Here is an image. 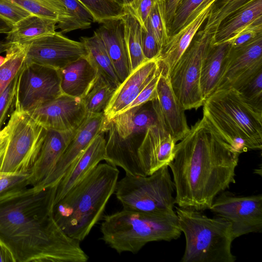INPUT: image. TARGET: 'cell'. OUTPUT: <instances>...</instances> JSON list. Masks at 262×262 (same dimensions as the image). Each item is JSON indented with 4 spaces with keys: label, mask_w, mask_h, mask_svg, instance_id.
Segmentation results:
<instances>
[{
    "label": "cell",
    "mask_w": 262,
    "mask_h": 262,
    "mask_svg": "<svg viewBox=\"0 0 262 262\" xmlns=\"http://www.w3.org/2000/svg\"><path fill=\"white\" fill-rule=\"evenodd\" d=\"M57 185L0 198V239L16 262H86L80 242L68 236L53 212Z\"/></svg>",
    "instance_id": "cell-1"
},
{
    "label": "cell",
    "mask_w": 262,
    "mask_h": 262,
    "mask_svg": "<svg viewBox=\"0 0 262 262\" xmlns=\"http://www.w3.org/2000/svg\"><path fill=\"white\" fill-rule=\"evenodd\" d=\"M239 155L202 117L176 144L167 164L176 204L200 211L209 209L216 197L235 183Z\"/></svg>",
    "instance_id": "cell-2"
},
{
    "label": "cell",
    "mask_w": 262,
    "mask_h": 262,
    "mask_svg": "<svg viewBox=\"0 0 262 262\" xmlns=\"http://www.w3.org/2000/svg\"><path fill=\"white\" fill-rule=\"evenodd\" d=\"M119 173L117 167L99 163L54 204L55 219L68 236L81 242L102 219Z\"/></svg>",
    "instance_id": "cell-3"
},
{
    "label": "cell",
    "mask_w": 262,
    "mask_h": 262,
    "mask_svg": "<svg viewBox=\"0 0 262 262\" xmlns=\"http://www.w3.org/2000/svg\"><path fill=\"white\" fill-rule=\"evenodd\" d=\"M203 118L240 154L262 148V112L247 104L233 88L215 91L203 105Z\"/></svg>",
    "instance_id": "cell-4"
},
{
    "label": "cell",
    "mask_w": 262,
    "mask_h": 262,
    "mask_svg": "<svg viewBox=\"0 0 262 262\" xmlns=\"http://www.w3.org/2000/svg\"><path fill=\"white\" fill-rule=\"evenodd\" d=\"M101 239L119 254L136 253L147 243L178 238L182 232L176 213L122 209L103 215Z\"/></svg>",
    "instance_id": "cell-5"
},
{
    "label": "cell",
    "mask_w": 262,
    "mask_h": 262,
    "mask_svg": "<svg viewBox=\"0 0 262 262\" xmlns=\"http://www.w3.org/2000/svg\"><path fill=\"white\" fill-rule=\"evenodd\" d=\"M179 228L186 245L181 262H234L231 252L234 239L231 224L188 208L176 207Z\"/></svg>",
    "instance_id": "cell-6"
},
{
    "label": "cell",
    "mask_w": 262,
    "mask_h": 262,
    "mask_svg": "<svg viewBox=\"0 0 262 262\" xmlns=\"http://www.w3.org/2000/svg\"><path fill=\"white\" fill-rule=\"evenodd\" d=\"M46 131L15 102L8 123L0 130V173H30Z\"/></svg>",
    "instance_id": "cell-7"
},
{
    "label": "cell",
    "mask_w": 262,
    "mask_h": 262,
    "mask_svg": "<svg viewBox=\"0 0 262 262\" xmlns=\"http://www.w3.org/2000/svg\"><path fill=\"white\" fill-rule=\"evenodd\" d=\"M114 193L123 209L174 213L175 188L165 165L149 176L125 174L117 181Z\"/></svg>",
    "instance_id": "cell-8"
},
{
    "label": "cell",
    "mask_w": 262,
    "mask_h": 262,
    "mask_svg": "<svg viewBox=\"0 0 262 262\" xmlns=\"http://www.w3.org/2000/svg\"><path fill=\"white\" fill-rule=\"evenodd\" d=\"M212 40L213 34L199 30L169 75L173 92L185 110L197 109L203 104L201 69Z\"/></svg>",
    "instance_id": "cell-9"
},
{
    "label": "cell",
    "mask_w": 262,
    "mask_h": 262,
    "mask_svg": "<svg viewBox=\"0 0 262 262\" xmlns=\"http://www.w3.org/2000/svg\"><path fill=\"white\" fill-rule=\"evenodd\" d=\"M61 94L58 70L24 61L17 74L15 96L22 110L28 112Z\"/></svg>",
    "instance_id": "cell-10"
},
{
    "label": "cell",
    "mask_w": 262,
    "mask_h": 262,
    "mask_svg": "<svg viewBox=\"0 0 262 262\" xmlns=\"http://www.w3.org/2000/svg\"><path fill=\"white\" fill-rule=\"evenodd\" d=\"M209 210L231 223L234 239L261 232V194L239 196L223 191L216 197Z\"/></svg>",
    "instance_id": "cell-11"
},
{
    "label": "cell",
    "mask_w": 262,
    "mask_h": 262,
    "mask_svg": "<svg viewBox=\"0 0 262 262\" xmlns=\"http://www.w3.org/2000/svg\"><path fill=\"white\" fill-rule=\"evenodd\" d=\"M25 62L59 70L86 55L81 41L70 39L60 32L43 35L23 43Z\"/></svg>",
    "instance_id": "cell-12"
},
{
    "label": "cell",
    "mask_w": 262,
    "mask_h": 262,
    "mask_svg": "<svg viewBox=\"0 0 262 262\" xmlns=\"http://www.w3.org/2000/svg\"><path fill=\"white\" fill-rule=\"evenodd\" d=\"M260 71L262 35L242 46L230 47L215 91L230 88L237 90Z\"/></svg>",
    "instance_id": "cell-13"
},
{
    "label": "cell",
    "mask_w": 262,
    "mask_h": 262,
    "mask_svg": "<svg viewBox=\"0 0 262 262\" xmlns=\"http://www.w3.org/2000/svg\"><path fill=\"white\" fill-rule=\"evenodd\" d=\"M27 112L46 129L60 132L77 129L88 115L81 98L63 94Z\"/></svg>",
    "instance_id": "cell-14"
},
{
    "label": "cell",
    "mask_w": 262,
    "mask_h": 262,
    "mask_svg": "<svg viewBox=\"0 0 262 262\" xmlns=\"http://www.w3.org/2000/svg\"><path fill=\"white\" fill-rule=\"evenodd\" d=\"M109 123L103 113L88 114L50 175L35 187L40 189L57 185L67 169L99 134L106 133Z\"/></svg>",
    "instance_id": "cell-15"
},
{
    "label": "cell",
    "mask_w": 262,
    "mask_h": 262,
    "mask_svg": "<svg viewBox=\"0 0 262 262\" xmlns=\"http://www.w3.org/2000/svg\"><path fill=\"white\" fill-rule=\"evenodd\" d=\"M157 98L151 101L152 108L157 120L177 143L187 134L190 128L187 124L185 110L173 92L169 76L161 72L157 85Z\"/></svg>",
    "instance_id": "cell-16"
},
{
    "label": "cell",
    "mask_w": 262,
    "mask_h": 262,
    "mask_svg": "<svg viewBox=\"0 0 262 262\" xmlns=\"http://www.w3.org/2000/svg\"><path fill=\"white\" fill-rule=\"evenodd\" d=\"M176 144L171 135L158 120L147 129L138 149L139 162L145 176L172 160Z\"/></svg>",
    "instance_id": "cell-17"
},
{
    "label": "cell",
    "mask_w": 262,
    "mask_h": 262,
    "mask_svg": "<svg viewBox=\"0 0 262 262\" xmlns=\"http://www.w3.org/2000/svg\"><path fill=\"white\" fill-rule=\"evenodd\" d=\"M158 70L157 59L148 60L131 72L120 83L103 112L108 123L134 100Z\"/></svg>",
    "instance_id": "cell-18"
},
{
    "label": "cell",
    "mask_w": 262,
    "mask_h": 262,
    "mask_svg": "<svg viewBox=\"0 0 262 262\" xmlns=\"http://www.w3.org/2000/svg\"><path fill=\"white\" fill-rule=\"evenodd\" d=\"M105 132L99 134L70 165L57 184L54 204L90 173L106 156Z\"/></svg>",
    "instance_id": "cell-19"
},
{
    "label": "cell",
    "mask_w": 262,
    "mask_h": 262,
    "mask_svg": "<svg viewBox=\"0 0 262 262\" xmlns=\"http://www.w3.org/2000/svg\"><path fill=\"white\" fill-rule=\"evenodd\" d=\"M76 129L66 132L47 130L39 154L29 174V186H37L50 175Z\"/></svg>",
    "instance_id": "cell-20"
},
{
    "label": "cell",
    "mask_w": 262,
    "mask_h": 262,
    "mask_svg": "<svg viewBox=\"0 0 262 262\" xmlns=\"http://www.w3.org/2000/svg\"><path fill=\"white\" fill-rule=\"evenodd\" d=\"M107 132L108 135L106 142L104 161L113 166L122 168L125 174L145 176L138 156V149L142 141L139 139V136L122 138L111 121L109 122Z\"/></svg>",
    "instance_id": "cell-21"
},
{
    "label": "cell",
    "mask_w": 262,
    "mask_h": 262,
    "mask_svg": "<svg viewBox=\"0 0 262 262\" xmlns=\"http://www.w3.org/2000/svg\"><path fill=\"white\" fill-rule=\"evenodd\" d=\"M95 32L102 40L116 74L121 83L130 74L129 62L120 17L106 20Z\"/></svg>",
    "instance_id": "cell-22"
},
{
    "label": "cell",
    "mask_w": 262,
    "mask_h": 262,
    "mask_svg": "<svg viewBox=\"0 0 262 262\" xmlns=\"http://www.w3.org/2000/svg\"><path fill=\"white\" fill-rule=\"evenodd\" d=\"M209 11V8L202 11L177 33L170 36L156 59L162 74L169 76L173 67L207 19Z\"/></svg>",
    "instance_id": "cell-23"
},
{
    "label": "cell",
    "mask_w": 262,
    "mask_h": 262,
    "mask_svg": "<svg viewBox=\"0 0 262 262\" xmlns=\"http://www.w3.org/2000/svg\"><path fill=\"white\" fill-rule=\"evenodd\" d=\"M58 71L61 93L81 99L89 90L98 74L86 56Z\"/></svg>",
    "instance_id": "cell-24"
},
{
    "label": "cell",
    "mask_w": 262,
    "mask_h": 262,
    "mask_svg": "<svg viewBox=\"0 0 262 262\" xmlns=\"http://www.w3.org/2000/svg\"><path fill=\"white\" fill-rule=\"evenodd\" d=\"M262 18V0H252L225 19L213 34V45L227 42L241 30Z\"/></svg>",
    "instance_id": "cell-25"
},
{
    "label": "cell",
    "mask_w": 262,
    "mask_h": 262,
    "mask_svg": "<svg viewBox=\"0 0 262 262\" xmlns=\"http://www.w3.org/2000/svg\"><path fill=\"white\" fill-rule=\"evenodd\" d=\"M111 121L118 135L123 139H127L144 134L149 127L157 123V119L152 108L143 105L117 114Z\"/></svg>",
    "instance_id": "cell-26"
},
{
    "label": "cell",
    "mask_w": 262,
    "mask_h": 262,
    "mask_svg": "<svg viewBox=\"0 0 262 262\" xmlns=\"http://www.w3.org/2000/svg\"><path fill=\"white\" fill-rule=\"evenodd\" d=\"M228 42L210 46L202 63L200 86L204 100L213 93L220 81L227 54Z\"/></svg>",
    "instance_id": "cell-27"
},
{
    "label": "cell",
    "mask_w": 262,
    "mask_h": 262,
    "mask_svg": "<svg viewBox=\"0 0 262 262\" xmlns=\"http://www.w3.org/2000/svg\"><path fill=\"white\" fill-rule=\"evenodd\" d=\"M57 20L31 14L13 26L7 34L8 44L24 43L45 35L56 32Z\"/></svg>",
    "instance_id": "cell-28"
},
{
    "label": "cell",
    "mask_w": 262,
    "mask_h": 262,
    "mask_svg": "<svg viewBox=\"0 0 262 262\" xmlns=\"http://www.w3.org/2000/svg\"><path fill=\"white\" fill-rule=\"evenodd\" d=\"M80 41L84 45L86 57L96 68L98 72L105 77L117 88L121 82L118 79L105 45L101 38L94 32L91 37H81Z\"/></svg>",
    "instance_id": "cell-29"
},
{
    "label": "cell",
    "mask_w": 262,
    "mask_h": 262,
    "mask_svg": "<svg viewBox=\"0 0 262 262\" xmlns=\"http://www.w3.org/2000/svg\"><path fill=\"white\" fill-rule=\"evenodd\" d=\"M121 18L124 28V37L128 53L130 73L148 61L145 58L142 45L141 26L127 10Z\"/></svg>",
    "instance_id": "cell-30"
},
{
    "label": "cell",
    "mask_w": 262,
    "mask_h": 262,
    "mask_svg": "<svg viewBox=\"0 0 262 262\" xmlns=\"http://www.w3.org/2000/svg\"><path fill=\"white\" fill-rule=\"evenodd\" d=\"M117 88L98 73L90 89L81 98L87 114L103 113Z\"/></svg>",
    "instance_id": "cell-31"
},
{
    "label": "cell",
    "mask_w": 262,
    "mask_h": 262,
    "mask_svg": "<svg viewBox=\"0 0 262 262\" xmlns=\"http://www.w3.org/2000/svg\"><path fill=\"white\" fill-rule=\"evenodd\" d=\"M68 15L67 18L58 20L56 29L67 33L78 29L90 28L95 23L90 12L78 0H61Z\"/></svg>",
    "instance_id": "cell-32"
},
{
    "label": "cell",
    "mask_w": 262,
    "mask_h": 262,
    "mask_svg": "<svg viewBox=\"0 0 262 262\" xmlns=\"http://www.w3.org/2000/svg\"><path fill=\"white\" fill-rule=\"evenodd\" d=\"M8 45L6 56L0 64V96L14 79L25 59L23 43Z\"/></svg>",
    "instance_id": "cell-33"
},
{
    "label": "cell",
    "mask_w": 262,
    "mask_h": 262,
    "mask_svg": "<svg viewBox=\"0 0 262 262\" xmlns=\"http://www.w3.org/2000/svg\"><path fill=\"white\" fill-rule=\"evenodd\" d=\"M252 0H216L210 7L203 31L214 34L222 23Z\"/></svg>",
    "instance_id": "cell-34"
},
{
    "label": "cell",
    "mask_w": 262,
    "mask_h": 262,
    "mask_svg": "<svg viewBox=\"0 0 262 262\" xmlns=\"http://www.w3.org/2000/svg\"><path fill=\"white\" fill-rule=\"evenodd\" d=\"M32 14L58 20L68 15L61 0H9Z\"/></svg>",
    "instance_id": "cell-35"
},
{
    "label": "cell",
    "mask_w": 262,
    "mask_h": 262,
    "mask_svg": "<svg viewBox=\"0 0 262 262\" xmlns=\"http://www.w3.org/2000/svg\"><path fill=\"white\" fill-rule=\"evenodd\" d=\"M92 14L95 22L101 24L114 18L121 17L125 8L112 0H78Z\"/></svg>",
    "instance_id": "cell-36"
},
{
    "label": "cell",
    "mask_w": 262,
    "mask_h": 262,
    "mask_svg": "<svg viewBox=\"0 0 262 262\" xmlns=\"http://www.w3.org/2000/svg\"><path fill=\"white\" fill-rule=\"evenodd\" d=\"M148 20L153 33L162 49L169 39L165 0L156 1Z\"/></svg>",
    "instance_id": "cell-37"
},
{
    "label": "cell",
    "mask_w": 262,
    "mask_h": 262,
    "mask_svg": "<svg viewBox=\"0 0 262 262\" xmlns=\"http://www.w3.org/2000/svg\"><path fill=\"white\" fill-rule=\"evenodd\" d=\"M237 91L247 104L256 111L262 112V71Z\"/></svg>",
    "instance_id": "cell-38"
},
{
    "label": "cell",
    "mask_w": 262,
    "mask_h": 262,
    "mask_svg": "<svg viewBox=\"0 0 262 262\" xmlns=\"http://www.w3.org/2000/svg\"><path fill=\"white\" fill-rule=\"evenodd\" d=\"M204 0H180L169 28V36L177 33L184 27L196 8Z\"/></svg>",
    "instance_id": "cell-39"
},
{
    "label": "cell",
    "mask_w": 262,
    "mask_h": 262,
    "mask_svg": "<svg viewBox=\"0 0 262 262\" xmlns=\"http://www.w3.org/2000/svg\"><path fill=\"white\" fill-rule=\"evenodd\" d=\"M29 174L0 173V198L27 188Z\"/></svg>",
    "instance_id": "cell-40"
},
{
    "label": "cell",
    "mask_w": 262,
    "mask_h": 262,
    "mask_svg": "<svg viewBox=\"0 0 262 262\" xmlns=\"http://www.w3.org/2000/svg\"><path fill=\"white\" fill-rule=\"evenodd\" d=\"M142 45L144 56L147 60L156 59L162 48L159 46L147 19L145 28L141 27Z\"/></svg>",
    "instance_id": "cell-41"
},
{
    "label": "cell",
    "mask_w": 262,
    "mask_h": 262,
    "mask_svg": "<svg viewBox=\"0 0 262 262\" xmlns=\"http://www.w3.org/2000/svg\"><path fill=\"white\" fill-rule=\"evenodd\" d=\"M16 84L17 75L0 96V130L9 114L14 108Z\"/></svg>",
    "instance_id": "cell-42"
},
{
    "label": "cell",
    "mask_w": 262,
    "mask_h": 262,
    "mask_svg": "<svg viewBox=\"0 0 262 262\" xmlns=\"http://www.w3.org/2000/svg\"><path fill=\"white\" fill-rule=\"evenodd\" d=\"M260 35H262V18L247 25L227 42L231 47L236 48L251 41Z\"/></svg>",
    "instance_id": "cell-43"
},
{
    "label": "cell",
    "mask_w": 262,
    "mask_h": 262,
    "mask_svg": "<svg viewBox=\"0 0 262 262\" xmlns=\"http://www.w3.org/2000/svg\"><path fill=\"white\" fill-rule=\"evenodd\" d=\"M31 14L9 0H0V17L12 26Z\"/></svg>",
    "instance_id": "cell-44"
},
{
    "label": "cell",
    "mask_w": 262,
    "mask_h": 262,
    "mask_svg": "<svg viewBox=\"0 0 262 262\" xmlns=\"http://www.w3.org/2000/svg\"><path fill=\"white\" fill-rule=\"evenodd\" d=\"M160 74V71L159 68L158 72L152 79L145 86L134 100L121 112L134 107L144 105L148 102L156 99L157 98V85Z\"/></svg>",
    "instance_id": "cell-45"
},
{
    "label": "cell",
    "mask_w": 262,
    "mask_h": 262,
    "mask_svg": "<svg viewBox=\"0 0 262 262\" xmlns=\"http://www.w3.org/2000/svg\"><path fill=\"white\" fill-rule=\"evenodd\" d=\"M156 1L139 0L131 10H127L135 16L142 28H145L146 23Z\"/></svg>",
    "instance_id": "cell-46"
},
{
    "label": "cell",
    "mask_w": 262,
    "mask_h": 262,
    "mask_svg": "<svg viewBox=\"0 0 262 262\" xmlns=\"http://www.w3.org/2000/svg\"><path fill=\"white\" fill-rule=\"evenodd\" d=\"M0 262H16L10 248L0 239Z\"/></svg>",
    "instance_id": "cell-47"
},
{
    "label": "cell",
    "mask_w": 262,
    "mask_h": 262,
    "mask_svg": "<svg viewBox=\"0 0 262 262\" xmlns=\"http://www.w3.org/2000/svg\"><path fill=\"white\" fill-rule=\"evenodd\" d=\"M180 1V0H165L166 9L167 25L168 32L169 28L173 19L175 11Z\"/></svg>",
    "instance_id": "cell-48"
},
{
    "label": "cell",
    "mask_w": 262,
    "mask_h": 262,
    "mask_svg": "<svg viewBox=\"0 0 262 262\" xmlns=\"http://www.w3.org/2000/svg\"><path fill=\"white\" fill-rule=\"evenodd\" d=\"M216 0H204L203 2L196 8L193 12L189 19H188L186 25L193 19L199 13L202 11L209 8L214 3Z\"/></svg>",
    "instance_id": "cell-49"
},
{
    "label": "cell",
    "mask_w": 262,
    "mask_h": 262,
    "mask_svg": "<svg viewBox=\"0 0 262 262\" xmlns=\"http://www.w3.org/2000/svg\"><path fill=\"white\" fill-rule=\"evenodd\" d=\"M122 6L127 10H131L139 0H112Z\"/></svg>",
    "instance_id": "cell-50"
},
{
    "label": "cell",
    "mask_w": 262,
    "mask_h": 262,
    "mask_svg": "<svg viewBox=\"0 0 262 262\" xmlns=\"http://www.w3.org/2000/svg\"><path fill=\"white\" fill-rule=\"evenodd\" d=\"M13 26L0 17V34H7L12 29Z\"/></svg>",
    "instance_id": "cell-51"
},
{
    "label": "cell",
    "mask_w": 262,
    "mask_h": 262,
    "mask_svg": "<svg viewBox=\"0 0 262 262\" xmlns=\"http://www.w3.org/2000/svg\"><path fill=\"white\" fill-rule=\"evenodd\" d=\"M9 45L4 41H0V54L7 50Z\"/></svg>",
    "instance_id": "cell-52"
}]
</instances>
